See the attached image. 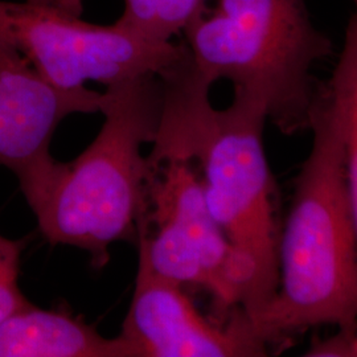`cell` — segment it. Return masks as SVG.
Wrapping results in <instances>:
<instances>
[{
	"label": "cell",
	"instance_id": "cell-3",
	"mask_svg": "<svg viewBox=\"0 0 357 357\" xmlns=\"http://www.w3.org/2000/svg\"><path fill=\"white\" fill-rule=\"evenodd\" d=\"M268 113L234 93L224 110L206 94H185L167 105L158 131L162 155L196 162L211 215L255 281L253 326L278 289V240L273 180L264 146Z\"/></svg>",
	"mask_w": 357,
	"mask_h": 357
},
{
	"label": "cell",
	"instance_id": "cell-7",
	"mask_svg": "<svg viewBox=\"0 0 357 357\" xmlns=\"http://www.w3.org/2000/svg\"><path fill=\"white\" fill-rule=\"evenodd\" d=\"M137 357H255L268 355L243 310L225 323L204 318L184 287L139 262L121 335Z\"/></svg>",
	"mask_w": 357,
	"mask_h": 357
},
{
	"label": "cell",
	"instance_id": "cell-2",
	"mask_svg": "<svg viewBox=\"0 0 357 357\" xmlns=\"http://www.w3.org/2000/svg\"><path fill=\"white\" fill-rule=\"evenodd\" d=\"M103 94L105 121L89 146L73 160L53 159L19 180L43 237L88 252L97 268L107 264L113 243L138 241L149 180L142 146L155 139L163 89L158 75H146Z\"/></svg>",
	"mask_w": 357,
	"mask_h": 357
},
{
	"label": "cell",
	"instance_id": "cell-9",
	"mask_svg": "<svg viewBox=\"0 0 357 357\" xmlns=\"http://www.w3.org/2000/svg\"><path fill=\"white\" fill-rule=\"evenodd\" d=\"M0 357H137L118 336L107 339L64 311L31 305L0 324Z\"/></svg>",
	"mask_w": 357,
	"mask_h": 357
},
{
	"label": "cell",
	"instance_id": "cell-4",
	"mask_svg": "<svg viewBox=\"0 0 357 357\" xmlns=\"http://www.w3.org/2000/svg\"><path fill=\"white\" fill-rule=\"evenodd\" d=\"M195 63L213 84L262 103L278 130H310L318 85L312 68L333 53L306 0H217L183 31Z\"/></svg>",
	"mask_w": 357,
	"mask_h": 357
},
{
	"label": "cell",
	"instance_id": "cell-12",
	"mask_svg": "<svg viewBox=\"0 0 357 357\" xmlns=\"http://www.w3.org/2000/svg\"><path fill=\"white\" fill-rule=\"evenodd\" d=\"M28 240H8L0 234V324L31 306L19 287L20 257Z\"/></svg>",
	"mask_w": 357,
	"mask_h": 357
},
{
	"label": "cell",
	"instance_id": "cell-11",
	"mask_svg": "<svg viewBox=\"0 0 357 357\" xmlns=\"http://www.w3.org/2000/svg\"><path fill=\"white\" fill-rule=\"evenodd\" d=\"M206 8V0H125L118 22L142 36L171 41Z\"/></svg>",
	"mask_w": 357,
	"mask_h": 357
},
{
	"label": "cell",
	"instance_id": "cell-8",
	"mask_svg": "<svg viewBox=\"0 0 357 357\" xmlns=\"http://www.w3.org/2000/svg\"><path fill=\"white\" fill-rule=\"evenodd\" d=\"M105 94L60 89L0 38V165L19 180L53 160L51 143L69 115L98 113Z\"/></svg>",
	"mask_w": 357,
	"mask_h": 357
},
{
	"label": "cell",
	"instance_id": "cell-5",
	"mask_svg": "<svg viewBox=\"0 0 357 357\" xmlns=\"http://www.w3.org/2000/svg\"><path fill=\"white\" fill-rule=\"evenodd\" d=\"M146 203L138 225L139 262L181 287L209 294L217 310L255 318L252 270L231 246L205 202L191 160L147 155Z\"/></svg>",
	"mask_w": 357,
	"mask_h": 357
},
{
	"label": "cell",
	"instance_id": "cell-1",
	"mask_svg": "<svg viewBox=\"0 0 357 357\" xmlns=\"http://www.w3.org/2000/svg\"><path fill=\"white\" fill-rule=\"evenodd\" d=\"M311 150L278 240V289L255 330L270 344L310 327L357 326V227L342 118L324 84L311 110Z\"/></svg>",
	"mask_w": 357,
	"mask_h": 357
},
{
	"label": "cell",
	"instance_id": "cell-10",
	"mask_svg": "<svg viewBox=\"0 0 357 357\" xmlns=\"http://www.w3.org/2000/svg\"><path fill=\"white\" fill-rule=\"evenodd\" d=\"M345 26L344 43L324 85L336 103L343 126L345 175L357 227V0Z\"/></svg>",
	"mask_w": 357,
	"mask_h": 357
},
{
	"label": "cell",
	"instance_id": "cell-13",
	"mask_svg": "<svg viewBox=\"0 0 357 357\" xmlns=\"http://www.w3.org/2000/svg\"><path fill=\"white\" fill-rule=\"evenodd\" d=\"M306 356H357V326L351 328H339V332L331 337L312 342Z\"/></svg>",
	"mask_w": 357,
	"mask_h": 357
},
{
	"label": "cell",
	"instance_id": "cell-6",
	"mask_svg": "<svg viewBox=\"0 0 357 357\" xmlns=\"http://www.w3.org/2000/svg\"><path fill=\"white\" fill-rule=\"evenodd\" d=\"M0 38L60 89L106 88L146 75H160L184 41H156L115 22L91 24L81 17V0H0Z\"/></svg>",
	"mask_w": 357,
	"mask_h": 357
}]
</instances>
